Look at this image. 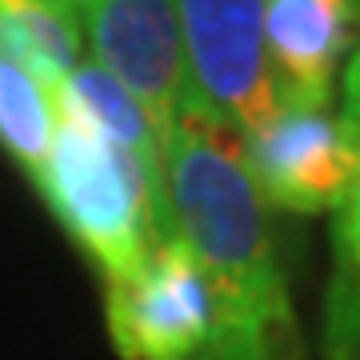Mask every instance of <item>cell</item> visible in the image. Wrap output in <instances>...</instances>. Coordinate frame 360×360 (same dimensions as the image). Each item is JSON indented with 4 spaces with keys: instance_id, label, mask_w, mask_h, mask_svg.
<instances>
[{
    "instance_id": "obj_1",
    "label": "cell",
    "mask_w": 360,
    "mask_h": 360,
    "mask_svg": "<svg viewBox=\"0 0 360 360\" xmlns=\"http://www.w3.org/2000/svg\"><path fill=\"white\" fill-rule=\"evenodd\" d=\"M160 156L172 236L200 260L212 292L205 360H300V324L240 136L188 108Z\"/></svg>"
},
{
    "instance_id": "obj_2",
    "label": "cell",
    "mask_w": 360,
    "mask_h": 360,
    "mask_svg": "<svg viewBox=\"0 0 360 360\" xmlns=\"http://www.w3.org/2000/svg\"><path fill=\"white\" fill-rule=\"evenodd\" d=\"M32 180L104 281L136 272L153 248L172 240L165 188L136 156L72 120H56L52 148Z\"/></svg>"
},
{
    "instance_id": "obj_3",
    "label": "cell",
    "mask_w": 360,
    "mask_h": 360,
    "mask_svg": "<svg viewBox=\"0 0 360 360\" xmlns=\"http://www.w3.org/2000/svg\"><path fill=\"white\" fill-rule=\"evenodd\" d=\"M184 65L196 96L240 141L281 112L264 49V0H176Z\"/></svg>"
},
{
    "instance_id": "obj_4",
    "label": "cell",
    "mask_w": 360,
    "mask_h": 360,
    "mask_svg": "<svg viewBox=\"0 0 360 360\" xmlns=\"http://www.w3.org/2000/svg\"><path fill=\"white\" fill-rule=\"evenodd\" d=\"M77 16L92 44V60L132 92L160 148L180 112H208L188 80L176 0H80Z\"/></svg>"
},
{
    "instance_id": "obj_5",
    "label": "cell",
    "mask_w": 360,
    "mask_h": 360,
    "mask_svg": "<svg viewBox=\"0 0 360 360\" xmlns=\"http://www.w3.org/2000/svg\"><path fill=\"white\" fill-rule=\"evenodd\" d=\"M104 324L120 360H205L212 292L188 245L172 236L136 272L104 281Z\"/></svg>"
},
{
    "instance_id": "obj_6",
    "label": "cell",
    "mask_w": 360,
    "mask_h": 360,
    "mask_svg": "<svg viewBox=\"0 0 360 360\" xmlns=\"http://www.w3.org/2000/svg\"><path fill=\"white\" fill-rule=\"evenodd\" d=\"M240 144L260 200L300 217L340 208L360 172V141L333 104L284 101L281 112Z\"/></svg>"
},
{
    "instance_id": "obj_7",
    "label": "cell",
    "mask_w": 360,
    "mask_h": 360,
    "mask_svg": "<svg viewBox=\"0 0 360 360\" xmlns=\"http://www.w3.org/2000/svg\"><path fill=\"white\" fill-rule=\"evenodd\" d=\"M356 40L360 0H264V49L281 104H333V84Z\"/></svg>"
},
{
    "instance_id": "obj_8",
    "label": "cell",
    "mask_w": 360,
    "mask_h": 360,
    "mask_svg": "<svg viewBox=\"0 0 360 360\" xmlns=\"http://www.w3.org/2000/svg\"><path fill=\"white\" fill-rule=\"evenodd\" d=\"M56 120H72L80 129L96 132L101 141L124 148L129 156H136L144 165V172L165 188V156H160V141H156L153 124L132 92L112 77L104 72L96 60H80L72 72H68L56 92ZM168 196V193H165Z\"/></svg>"
},
{
    "instance_id": "obj_9",
    "label": "cell",
    "mask_w": 360,
    "mask_h": 360,
    "mask_svg": "<svg viewBox=\"0 0 360 360\" xmlns=\"http://www.w3.org/2000/svg\"><path fill=\"white\" fill-rule=\"evenodd\" d=\"M80 44H84V28L72 8H56L40 0L0 4V52L16 56L52 92L80 65Z\"/></svg>"
},
{
    "instance_id": "obj_10",
    "label": "cell",
    "mask_w": 360,
    "mask_h": 360,
    "mask_svg": "<svg viewBox=\"0 0 360 360\" xmlns=\"http://www.w3.org/2000/svg\"><path fill=\"white\" fill-rule=\"evenodd\" d=\"M56 136V101L37 72L0 52V148L37 176Z\"/></svg>"
},
{
    "instance_id": "obj_11",
    "label": "cell",
    "mask_w": 360,
    "mask_h": 360,
    "mask_svg": "<svg viewBox=\"0 0 360 360\" xmlns=\"http://www.w3.org/2000/svg\"><path fill=\"white\" fill-rule=\"evenodd\" d=\"M336 212V281L324 309V360L360 356V172Z\"/></svg>"
},
{
    "instance_id": "obj_12",
    "label": "cell",
    "mask_w": 360,
    "mask_h": 360,
    "mask_svg": "<svg viewBox=\"0 0 360 360\" xmlns=\"http://www.w3.org/2000/svg\"><path fill=\"white\" fill-rule=\"evenodd\" d=\"M40 4H56V8H72V13L80 8V0H40Z\"/></svg>"
},
{
    "instance_id": "obj_13",
    "label": "cell",
    "mask_w": 360,
    "mask_h": 360,
    "mask_svg": "<svg viewBox=\"0 0 360 360\" xmlns=\"http://www.w3.org/2000/svg\"><path fill=\"white\" fill-rule=\"evenodd\" d=\"M345 360H360V356H345Z\"/></svg>"
},
{
    "instance_id": "obj_14",
    "label": "cell",
    "mask_w": 360,
    "mask_h": 360,
    "mask_svg": "<svg viewBox=\"0 0 360 360\" xmlns=\"http://www.w3.org/2000/svg\"><path fill=\"white\" fill-rule=\"evenodd\" d=\"M0 4H8V0H0Z\"/></svg>"
}]
</instances>
